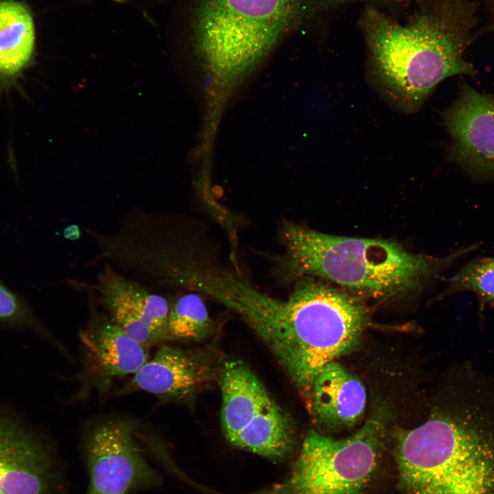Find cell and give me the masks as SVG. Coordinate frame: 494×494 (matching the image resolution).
Masks as SVG:
<instances>
[{
  "label": "cell",
  "instance_id": "6da1fadb",
  "mask_svg": "<svg viewBox=\"0 0 494 494\" xmlns=\"http://www.w3.org/2000/svg\"><path fill=\"white\" fill-rule=\"evenodd\" d=\"M478 12L475 0H423L399 23L368 8L362 26L370 82L388 103L411 113L447 78L473 75L463 56L478 27Z\"/></svg>",
  "mask_w": 494,
  "mask_h": 494
},
{
  "label": "cell",
  "instance_id": "7a4b0ae2",
  "mask_svg": "<svg viewBox=\"0 0 494 494\" xmlns=\"http://www.w3.org/2000/svg\"><path fill=\"white\" fill-rule=\"evenodd\" d=\"M294 283L283 300L247 285L233 309L269 349L308 405L319 373L357 345L368 317L356 294L314 277Z\"/></svg>",
  "mask_w": 494,
  "mask_h": 494
},
{
  "label": "cell",
  "instance_id": "3957f363",
  "mask_svg": "<svg viewBox=\"0 0 494 494\" xmlns=\"http://www.w3.org/2000/svg\"><path fill=\"white\" fill-rule=\"evenodd\" d=\"M455 395L450 409L395 434L398 484L406 494H494V383L469 372Z\"/></svg>",
  "mask_w": 494,
  "mask_h": 494
},
{
  "label": "cell",
  "instance_id": "277c9868",
  "mask_svg": "<svg viewBox=\"0 0 494 494\" xmlns=\"http://www.w3.org/2000/svg\"><path fill=\"white\" fill-rule=\"evenodd\" d=\"M279 238L283 250L274 260L280 282L314 277L356 295L384 298L416 290L471 250L467 246L430 257L390 240L332 235L287 220L280 226Z\"/></svg>",
  "mask_w": 494,
  "mask_h": 494
},
{
  "label": "cell",
  "instance_id": "5b68a950",
  "mask_svg": "<svg viewBox=\"0 0 494 494\" xmlns=\"http://www.w3.org/2000/svg\"><path fill=\"white\" fill-rule=\"evenodd\" d=\"M306 0H198L193 36L212 64L236 67L258 59L303 16Z\"/></svg>",
  "mask_w": 494,
  "mask_h": 494
},
{
  "label": "cell",
  "instance_id": "8992f818",
  "mask_svg": "<svg viewBox=\"0 0 494 494\" xmlns=\"http://www.w3.org/2000/svg\"><path fill=\"white\" fill-rule=\"evenodd\" d=\"M386 417L379 410L344 438L309 431L287 476L261 494H362L379 462Z\"/></svg>",
  "mask_w": 494,
  "mask_h": 494
},
{
  "label": "cell",
  "instance_id": "52a82bcc",
  "mask_svg": "<svg viewBox=\"0 0 494 494\" xmlns=\"http://www.w3.org/2000/svg\"><path fill=\"white\" fill-rule=\"evenodd\" d=\"M221 423L235 447L279 461L292 452L295 435L287 413L243 361L227 359L220 366Z\"/></svg>",
  "mask_w": 494,
  "mask_h": 494
},
{
  "label": "cell",
  "instance_id": "ba28073f",
  "mask_svg": "<svg viewBox=\"0 0 494 494\" xmlns=\"http://www.w3.org/2000/svg\"><path fill=\"white\" fill-rule=\"evenodd\" d=\"M139 427L137 420L115 416L88 425L83 439L89 473L86 494H130L159 483L158 473L137 441Z\"/></svg>",
  "mask_w": 494,
  "mask_h": 494
},
{
  "label": "cell",
  "instance_id": "9c48e42d",
  "mask_svg": "<svg viewBox=\"0 0 494 494\" xmlns=\"http://www.w3.org/2000/svg\"><path fill=\"white\" fill-rule=\"evenodd\" d=\"M81 366L72 401L106 395L116 379L133 375L149 360V349L128 336L110 318L93 314L79 333Z\"/></svg>",
  "mask_w": 494,
  "mask_h": 494
},
{
  "label": "cell",
  "instance_id": "30bf717a",
  "mask_svg": "<svg viewBox=\"0 0 494 494\" xmlns=\"http://www.w3.org/2000/svg\"><path fill=\"white\" fill-rule=\"evenodd\" d=\"M58 480L43 437L16 414L0 412V494H49Z\"/></svg>",
  "mask_w": 494,
  "mask_h": 494
},
{
  "label": "cell",
  "instance_id": "8fae6325",
  "mask_svg": "<svg viewBox=\"0 0 494 494\" xmlns=\"http://www.w3.org/2000/svg\"><path fill=\"white\" fill-rule=\"evenodd\" d=\"M96 290L110 318L131 338L148 349L167 341L170 303L165 297L107 266Z\"/></svg>",
  "mask_w": 494,
  "mask_h": 494
},
{
  "label": "cell",
  "instance_id": "7c38bea8",
  "mask_svg": "<svg viewBox=\"0 0 494 494\" xmlns=\"http://www.w3.org/2000/svg\"><path fill=\"white\" fill-rule=\"evenodd\" d=\"M445 120L456 160L478 176H493L494 96L464 85Z\"/></svg>",
  "mask_w": 494,
  "mask_h": 494
},
{
  "label": "cell",
  "instance_id": "4fadbf2b",
  "mask_svg": "<svg viewBox=\"0 0 494 494\" xmlns=\"http://www.w3.org/2000/svg\"><path fill=\"white\" fill-rule=\"evenodd\" d=\"M214 374L211 364L198 353L164 344L132 375L119 395L143 391L154 395L160 403L185 402Z\"/></svg>",
  "mask_w": 494,
  "mask_h": 494
},
{
  "label": "cell",
  "instance_id": "5bb4252c",
  "mask_svg": "<svg viewBox=\"0 0 494 494\" xmlns=\"http://www.w3.org/2000/svg\"><path fill=\"white\" fill-rule=\"evenodd\" d=\"M366 405L362 382L336 361L327 364L316 378L308 408L327 432L351 428L362 419Z\"/></svg>",
  "mask_w": 494,
  "mask_h": 494
},
{
  "label": "cell",
  "instance_id": "9a60e30c",
  "mask_svg": "<svg viewBox=\"0 0 494 494\" xmlns=\"http://www.w3.org/2000/svg\"><path fill=\"white\" fill-rule=\"evenodd\" d=\"M35 43L32 14L23 3L0 0V77L16 76L31 60Z\"/></svg>",
  "mask_w": 494,
  "mask_h": 494
},
{
  "label": "cell",
  "instance_id": "2e32d148",
  "mask_svg": "<svg viewBox=\"0 0 494 494\" xmlns=\"http://www.w3.org/2000/svg\"><path fill=\"white\" fill-rule=\"evenodd\" d=\"M213 329V320L199 293L183 294L170 303L167 341H199Z\"/></svg>",
  "mask_w": 494,
  "mask_h": 494
},
{
  "label": "cell",
  "instance_id": "e0dca14e",
  "mask_svg": "<svg viewBox=\"0 0 494 494\" xmlns=\"http://www.w3.org/2000/svg\"><path fill=\"white\" fill-rule=\"evenodd\" d=\"M471 292L480 301L494 303V257L474 259L449 280L446 292Z\"/></svg>",
  "mask_w": 494,
  "mask_h": 494
},
{
  "label": "cell",
  "instance_id": "ac0fdd59",
  "mask_svg": "<svg viewBox=\"0 0 494 494\" xmlns=\"http://www.w3.org/2000/svg\"><path fill=\"white\" fill-rule=\"evenodd\" d=\"M0 322L17 328L30 329L62 349L27 303L9 290L1 282Z\"/></svg>",
  "mask_w": 494,
  "mask_h": 494
},
{
  "label": "cell",
  "instance_id": "d6986e66",
  "mask_svg": "<svg viewBox=\"0 0 494 494\" xmlns=\"http://www.w3.org/2000/svg\"><path fill=\"white\" fill-rule=\"evenodd\" d=\"M485 1L489 11V19L484 27L486 30L494 32V0H485Z\"/></svg>",
  "mask_w": 494,
  "mask_h": 494
}]
</instances>
